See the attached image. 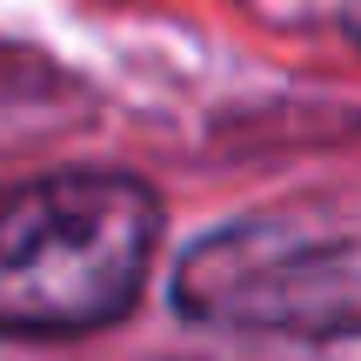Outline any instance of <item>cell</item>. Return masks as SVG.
Here are the masks:
<instances>
[{
    "mask_svg": "<svg viewBox=\"0 0 361 361\" xmlns=\"http://www.w3.org/2000/svg\"><path fill=\"white\" fill-rule=\"evenodd\" d=\"M161 241L154 188L40 174L0 188V335H87L134 308Z\"/></svg>",
    "mask_w": 361,
    "mask_h": 361,
    "instance_id": "obj_1",
    "label": "cell"
},
{
    "mask_svg": "<svg viewBox=\"0 0 361 361\" xmlns=\"http://www.w3.org/2000/svg\"><path fill=\"white\" fill-rule=\"evenodd\" d=\"M341 20H348V34L361 40V0H341Z\"/></svg>",
    "mask_w": 361,
    "mask_h": 361,
    "instance_id": "obj_3",
    "label": "cell"
},
{
    "mask_svg": "<svg viewBox=\"0 0 361 361\" xmlns=\"http://www.w3.org/2000/svg\"><path fill=\"white\" fill-rule=\"evenodd\" d=\"M174 308L201 328L361 341V221H228L180 255Z\"/></svg>",
    "mask_w": 361,
    "mask_h": 361,
    "instance_id": "obj_2",
    "label": "cell"
}]
</instances>
